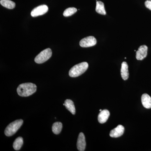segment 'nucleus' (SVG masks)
Returning <instances> with one entry per match:
<instances>
[{"label": "nucleus", "mask_w": 151, "mask_h": 151, "mask_svg": "<svg viewBox=\"0 0 151 151\" xmlns=\"http://www.w3.org/2000/svg\"><path fill=\"white\" fill-rule=\"evenodd\" d=\"M110 115V112L108 110H104L101 111L98 115V122L100 124H104L107 122Z\"/></svg>", "instance_id": "nucleus-10"}, {"label": "nucleus", "mask_w": 151, "mask_h": 151, "mask_svg": "<svg viewBox=\"0 0 151 151\" xmlns=\"http://www.w3.org/2000/svg\"><path fill=\"white\" fill-rule=\"evenodd\" d=\"M101 111H102V110H101V109H100V112H101Z\"/></svg>", "instance_id": "nucleus-20"}, {"label": "nucleus", "mask_w": 151, "mask_h": 151, "mask_svg": "<svg viewBox=\"0 0 151 151\" xmlns=\"http://www.w3.org/2000/svg\"><path fill=\"white\" fill-rule=\"evenodd\" d=\"M88 66V63L86 62L76 64L70 68L69 71V76L71 77H78L86 71Z\"/></svg>", "instance_id": "nucleus-2"}, {"label": "nucleus", "mask_w": 151, "mask_h": 151, "mask_svg": "<svg viewBox=\"0 0 151 151\" xmlns=\"http://www.w3.org/2000/svg\"><path fill=\"white\" fill-rule=\"evenodd\" d=\"M145 6L151 11V0H147L145 2Z\"/></svg>", "instance_id": "nucleus-19"}, {"label": "nucleus", "mask_w": 151, "mask_h": 151, "mask_svg": "<svg viewBox=\"0 0 151 151\" xmlns=\"http://www.w3.org/2000/svg\"><path fill=\"white\" fill-rule=\"evenodd\" d=\"M63 124L61 122H57L54 123L52 126V131L55 134H58L62 129Z\"/></svg>", "instance_id": "nucleus-16"}, {"label": "nucleus", "mask_w": 151, "mask_h": 151, "mask_svg": "<svg viewBox=\"0 0 151 151\" xmlns=\"http://www.w3.org/2000/svg\"><path fill=\"white\" fill-rule=\"evenodd\" d=\"M23 144V139L22 137H19L16 139L13 144V148L15 150H19Z\"/></svg>", "instance_id": "nucleus-17"}, {"label": "nucleus", "mask_w": 151, "mask_h": 151, "mask_svg": "<svg viewBox=\"0 0 151 151\" xmlns=\"http://www.w3.org/2000/svg\"><path fill=\"white\" fill-rule=\"evenodd\" d=\"M52 55V51L50 48H47L41 52L35 58V61L36 63L41 64L47 61Z\"/></svg>", "instance_id": "nucleus-4"}, {"label": "nucleus", "mask_w": 151, "mask_h": 151, "mask_svg": "<svg viewBox=\"0 0 151 151\" xmlns=\"http://www.w3.org/2000/svg\"><path fill=\"white\" fill-rule=\"evenodd\" d=\"M77 9L74 7L68 8L64 11L63 15L64 17H68L72 15L77 12Z\"/></svg>", "instance_id": "nucleus-18"}, {"label": "nucleus", "mask_w": 151, "mask_h": 151, "mask_svg": "<svg viewBox=\"0 0 151 151\" xmlns=\"http://www.w3.org/2000/svg\"><path fill=\"white\" fill-rule=\"evenodd\" d=\"M0 4L3 6L8 9H13L15 7V3L10 0H1Z\"/></svg>", "instance_id": "nucleus-15"}, {"label": "nucleus", "mask_w": 151, "mask_h": 151, "mask_svg": "<svg viewBox=\"0 0 151 151\" xmlns=\"http://www.w3.org/2000/svg\"><path fill=\"white\" fill-rule=\"evenodd\" d=\"M23 123L22 119L17 120L9 124L5 130V134L7 137H11L20 128Z\"/></svg>", "instance_id": "nucleus-3"}, {"label": "nucleus", "mask_w": 151, "mask_h": 151, "mask_svg": "<svg viewBox=\"0 0 151 151\" xmlns=\"http://www.w3.org/2000/svg\"><path fill=\"white\" fill-rule=\"evenodd\" d=\"M48 10V8L47 6L42 5L34 9L31 13V15L34 17L42 15L47 12Z\"/></svg>", "instance_id": "nucleus-6"}, {"label": "nucleus", "mask_w": 151, "mask_h": 151, "mask_svg": "<svg viewBox=\"0 0 151 151\" xmlns=\"http://www.w3.org/2000/svg\"><path fill=\"white\" fill-rule=\"evenodd\" d=\"M65 106L68 111L73 115H75L76 113V109L74 103L72 100L67 99L65 101Z\"/></svg>", "instance_id": "nucleus-13"}, {"label": "nucleus", "mask_w": 151, "mask_h": 151, "mask_svg": "<svg viewBox=\"0 0 151 151\" xmlns=\"http://www.w3.org/2000/svg\"><path fill=\"white\" fill-rule=\"evenodd\" d=\"M143 106L147 109L151 108V97L147 94H144L141 97Z\"/></svg>", "instance_id": "nucleus-11"}, {"label": "nucleus", "mask_w": 151, "mask_h": 151, "mask_svg": "<svg viewBox=\"0 0 151 151\" xmlns=\"http://www.w3.org/2000/svg\"><path fill=\"white\" fill-rule=\"evenodd\" d=\"M121 73L122 78L124 80H127L129 78V72L128 70V65L127 62L122 63Z\"/></svg>", "instance_id": "nucleus-12"}, {"label": "nucleus", "mask_w": 151, "mask_h": 151, "mask_svg": "<svg viewBox=\"0 0 151 151\" xmlns=\"http://www.w3.org/2000/svg\"><path fill=\"white\" fill-rule=\"evenodd\" d=\"M37 86L32 83H23L20 84L17 89L18 94L21 97H28L36 92Z\"/></svg>", "instance_id": "nucleus-1"}, {"label": "nucleus", "mask_w": 151, "mask_h": 151, "mask_svg": "<svg viewBox=\"0 0 151 151\" xmlns=\"http://www.w3.org/2000/svg\"><path fill=\"white\" fill-rule=\"evenodd\" d=\"M96 12L97 13L102 15H106V12L105 11L104 3L100 1H97L96 2Z\"/></svg>", "instance_id": "nucleus-14"}, {"label": "nucleus", "mask_w": 151, "mask_h": 151, "mask_svg": "<svg viewBox=\"0 0 151 151\" xmlns=\"http://www.w3.org/2000/svg\"><path fill=\"white\" fill-rule=\"evenodd\" d=\"M86 143L84 134L81 132L78 135L77 142V148L78 151H84L86 148Z\"/></svg>", "instance_id": "nucleus-8"}, {"label": "nucleus", "mask_w": 151, "mask_h": 151, "mask_svg": "<svg viewBox=\"0 0 151 151\" xmlns=\"http://www.w3.org/2000/svg\"><path fill=\"white\" fill-rule=\"evenodd\" d=\"M124 127L119 125L115 129L111 130L110 133V137L113 138H118L121 137L124 134Z\"/></svg>", "instance_id": "nucleus-9"}, {"label": "nucleus", "mask_w": 151, "mask_h": 151, "mask_svg": "<svg viewBox=\"0 0 151 151\" xmlns=\"http://www.w3.org/2000/svg\"><path fill=\"white\" fill-rule=\"evenodd\" d=\"M97 43L96 38L93 36L84 38L80 41L79 45L82 47H90L94 46Z\"/></svg>", "instance_id": "nucleus-5"}, {"label": "nucleus", "mask_w": 151, "mask_h": 151, "mask_svg": "<svg viewBox=\"0 0 151 151\" xmlns=\"http://www.w3.org/2000/svg\"><path fill=\"white\" fill-rule=\"evenodd\" d=\"M148 47L145 45L140 46L136 52V58L138 60H142L145 58L147 55Z\"/></svg>", "instance_id": "nucleus-7"}]
</instances>
